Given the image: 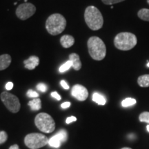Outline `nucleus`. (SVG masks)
<instances>
[{"mask_svg": "<svg viewBox=\"0 0 149 149\" xmlns=\"http://www.w3.org/2000/svg\"><path fill=\"white\" fill-rule=\"evenodd\" d=\"M88 49L89 55L92 59L97 61H101L107 55V48L104 42L100 37L93 36L88 39Z\"/></svg>", "mask_w": 149, "mask_h": 149, "instance_id": "1", "label": "nucleus"}, {"mask_svg": "<svg viewBox=\"0 0 149 149\" xmlns=\"http://www.w3.org/2000/svg\"><path fill=\"white\" fill-rule=\"evenodd\" d=\"M84 19L87 26L93 31H97L103 26V16L99 9L93 6L86 8Z\"/></svg>", "mask_w": 149, "mask_h": 149, "instance_id": "2", "label": "nucleus"}, {"mask_svg": "<svg viewBox=\"0 0 149 149\" xmlns=\"http://www.w3.org/2000/svg\"><path fill=\"white\" fill-rule=\"evenodd\" d=\"M66 26V20L61 14L55 13L48 17L46 22V29L52 35L60 34L64 31Z\"/></svg>", "mask_w": 149, "mask_h": 149, "instance_id": "3", "label": "nucleus"}, {"mask_svg": "<svg viewBox=\"0 0 149 149\" xmlns=\"http://www.w3.org/2000/svg\"><path fill=\"white\" fill-rule=\"evenodd\" d=\"M137 43V37L134 34L128 32L120 33L115 36L114 45L121 51H129L133 48Z\"/></svg>", "mask_w": 149, "mask_h": 149, "instance_id": "4", "label": "nucleus"}, {"mask_svg": "<svg viewBox=\"0 0 149 149\" xmlns=\"http://www.w3.org/2000/svg\"><path fill=\"white\" fill-rule=\"evenodd\" d=\"M35 124L39 130L46 133H52L55 128V122L53 117L45 113H39L35 117Z\"/></svg>", "mask_w": 149, "mask_h": 149, "instance_id": "5", "label": "nucleus"}, {"mask_svg": "<svg viewBox=\"0 0 149 149\" xmlns=\"http://www.w3.org/2000/svg\"><path fill=\"white\" fill-rule=\"evenodd\" d=\"M47 137L41 133H30L25 137L26 146L31 149H39L48 144Z\"/></svg>", "mask_w": 149, "mask_h": 149, "instance_id": "6", "label": "nucleus"}, {"mask_svg": "<svg viewBox=\"0 0 149 149\" xmlns=\"http://www.w3.org/2000/svg\"><path fill=\"white\" fill-rule=\"evenodd\" d=\"M0 97H1V101L9 111H10L11 113H16L19 111L21 104L17 97L6 91L1 93Z\"/></svg>", "mask_w": 149, "mask_h": 149, "instance_id": "7", "label": "nucleus"}, {"mask_svg": "<svg viewBox=\"0 0 149 149\" xmlns=\"http://www.w3.org/2000/svg\"><path fill=\"white\" fill-rule=\"evenodd\" d=\"M36 12V7L32 3H25L20 4L16 10V15L22 20H26L33 16Z\"/></svg>", "mask_w": 149, "mask_h": 149, "instance_id": "8", "label": "nucleus"}, {"mask_svg": "<svg viewBox=\"0 0 149 149\" xmlns=\"http://www.w3.org/2000/svg\"><path fill=\"white\" fill-rule=\"evenodd\" d=\"M71 95L79 101H85L88 96V92L86 88L82 85L76 84L72 88Z\"/></svg>", "mask_w": 149, "mask_h": 149, "instance_id": "9", "label": "nucleus"}, {"mask_svg": "<svg viewBox=\"0 0 149 149\" xmlns=\"http://www.w3.org/2000/svg\"><path fill=\"white\" fill-rule=\"evenodd\" d=\"M24 64L28 70H33L40 64V59L37 56H31L29 59L24 61Z\"/></svg>", "mask_w": 149, "mask_h": 149, "instance_id": "10", "label": "nucleus"}, {"mask_svg": "<svg viewBox=\"0 0 149 149\" xmlns=\"http://www.w3.org/2000/svg\"><path fill=\"white\" fill-rule=\"evenodd\" d=\"M69 60L72 62V67L74 70H79L81 68V62L80 61L79 55L76 53H71L69 55Z\"/></svg>", "mask_w": 149, "mask_h": 149, "instance_id": "11", "label": "nucleus"}, {"mask_svg": "<svg viewBox=\"0 0 149 149\" xmlns=\"http://www.w3.org/2000/svg\"><path fill=\"white\" fill-rule=\"evenodd\" d=\"M61 45L65 48H68L71 47L74 43V37L71 35H65L62 36L60 39Z\"/></svg>", "mask_w": 149, "mask_h": 149, "instance_id": "12", "label": "nucleus"}, {"mask_svg": "<svg viewBox=\"0 0 149 149\" xmlns=\"http://www.w3.org/2000/svg\"><path fill=\"white\" fill-rule=\"evenodd\" d=\"M11 61L10 55L8 54H4V55H0V70H5L10 66Z\"/></svg>", "mask_w": 149, "mask_h": 149, "instance_id": "13", "label": "nucleus"}, {"mask_svg": "<svg viewBox=\"0 0 149 149\" xmlns=\"http://www.w3.org/2000/svg\"><path fill=\"white\" fill-rule=\"evenodd\" d=\"M93 101L99 105H105L107 103V100L105 97L99 93H94L93 95Z\"/></svg>", "mask_w": 149, "mask_h": 149, "instance_id": "14", "label": "nucleus"}, {"mask_svg": "<svg viewBox=\"0 0 149 149\" xmlns=\"http://www.w3.org/2000/svg\"><path fill=\"white\" fill-rule=\"evenodd\" d=\"M137 83L139 86L142 88L149 87V74H143L139 76L137 79Z\"/></svg>", "mask_w": 149, "mask_h": 149, "instance_id": "15", "label": "nucleus"}, {"mask_svg": "<svg viewBox=\"0 0 149 149\" xmlns=\"http://www.w3.org/2000/svg\"><path fill=\"white\" fill-rule=\"evenodd\" d=\"M29 106L33 111H39L42 108V102L40 98H35L29 102Z\"/></svg>", "mask_w": 149, "mask_h": 149, "instance_id": "16", "label": "nucleus"}, {"mask_svg": "<svg viewBox=\"0 0 149 149\" xmlns=\"http://www.w3.org/2000/svg\"><path fill=\"white\" fill-rule=\"evenodd\" d=\"M61 143L62 142H61L60 139L57 137V136L56 135H53L51 138L48 139V145L50 146L53 147V148H59V147H60Z\"/></svg>", "mask_w": 149, "mask_h": 149, "instance_id": "17", "label": "nucleus"}, {"mask_svg": "<svg viewBox=\"0 0 149 149\" xmlns=\"http://www.w3.org/2000/svg\"><path fill=\"white\" fill-rule=\"evenodd\" d=\"M139 18L144 21L149 22V9L148 8H142L139 10L137 13Z\"/></svg>", "mask_w": 149, "mask_h": 149, "instance_id": "18", "label": "nucleus"}, {"mask_svg": "<svg viewBox=\"0 0 149 149\" xmlns=\"http://www.w3.org/2000/svg\"><path fill=\"white\" fill-rule=\"evenodd\" d=\"M57 136V137L60 139L61 142H65L68 139V134H67V132L66 130L64 129H61L58 131V133H57L55 134Z\"/></svg>", "mask_w": 149, "mask_h": 149, "instance_id": "19", "label": "nucleus"}, {"mask_svg": "<svg viewBox=\"0 0 149 149\" xmlns=\"http://www.w3.org/2000/svg\"><path fill=\"white\" fill-rule=\"evenodd\" d=\"M136 100L133 98H126L122 102V106L123 107H129L136 104Z\"/></svg>", "mask_w": 149, "mask_h": 149, "instance_id": "20", "label": "nucleus"}, {"mask_svg": "<svg viewBox=\"0 0 149 149\" xmlns=\"http://www.w3.org/2000/svg\"><path fill=\"white\" fill-rule=\"evenodd\" d=\"M70 67H72V62L70 60L67 61L66 63H64V64H62L61 66L59 67V71L61 72H64L67 71L68 70H69L70 68Z\"/></svg>", "mask_w": 149, "mask_h": 149, "instance_id": "21", "label": "nucleus"}, {"mask_svg": "<svg viewBox=\"0 0 149 149\" xmlns=\"http://www.w3.org/2000/svg\"><path fill=\"white\" fill-rule=\"evenodd\" d=\"M139 120L141 122H146L149 124V112H143L139 116Z\"/></svg>", "mask_w": 149, "mask_h": 149, "instance_id": "22", "label": "nucleus"}, {"mask_svg": "<svg viewBox=\"0 0 149 149\" xmlns=\"http://www.w3.org/2000/svg\"><path fill=\"white\" fill-rule=\"evenodd\" d=\"M37 89L38 91H41L42 93L46 92V91L48 90V87L44 83H40L37 85Z\"/></svg>", "mask_w": 149, "mask_h": 149, "instance_id": "23", "label": "nucleus"}, {"mask_svg": "<svg viewBox=\"0 0 149 149\" xmlns=\"http://www.w3.org/2000/svg\"><path fill=\"white\" fill-rule=\"evenodd\" d=\"M124 1H125V0H102V2L106 5H113Z\"/></svg>", "mask_w": 149, "mask_h": 149, "instance_id": "24", "label": "nucleus"}, {"mask_svg": "<svg viewBox=\"0 0 149 149\" xmlns=\"http://www.w3.org/2000/svg\"><path fill=\"white\" fill-rule=\"evenodd\" d=\"M8 139V135L5 131H0V144L4 143Z\"/></svg>", "mask_w": 149, "mask_h": 149, "instance_id": "25", "label": "nucleus"}, {"mask_svg": "<svg viewBox=\"0 0 149 149\" xmlns=\"http://www.w3.org/2000/svg\"><path fill=\"white\" fill-rule=\"evenodd\" d=\"M26 95L29 97L37 98L39 97V94L33 90H31V89H30V90L28 91V92L26 93Z\"/></svg>", "mask_w": 149, "mask_h": 149, "instance_id": "26", "label": "nucleus"}, {"mask_svg": "<svg viewBox=\"0 0 149 149\" xmlns=\"http://www.w3.org/2000/svg\"><path fill=\"white\" fill-rule=\"evenodd\" d=\"M76 121H77V118L74 116H71V117H68V118L66 119V123L68 124H70V123H72L73 122H76Z\"/></svg>", "mask_w": 149, "mask_h": 149, "instance_id": "27", "label": "nucleus"}, {"mask_svg": "<svg viewBox=\"0 0 149 149\" xmlns=\"http://www.w3.org/2000/svg\"><path fill=\"white\" fill-rule=\"evenodd\" d=\"M51 96L55 98L57 100H58V101L61 100V96L59 95L57 92H55H55H53L51 93Z\"/></svg>", "mask_w": 149, "mask_h": 149, "instance_id": "28", "label": "nucleus"}, {"mask_svg": "<svg viewBox=\"0 0 149 149\" xmlns=\"http://www.w3.org/2000/svg\"><path fill=\"white\" fill-rule=\"evenodd\" d=\"M60 84L64 89H66V90L69 89V86L68 85V84H67L66 82V81H64V80H61V82H60Z\"/></svg>", "mask_w": 149, "mask_h": 149, "instance_id": "29", "label": "nucleus"}, {"mask_svg": "<svg viewBox=\"0 0 149 149\" xmlns=\"http://www.w3.org/2000/svg\"><path fill=\"white\" fill-rule=\"evenodd\" d=\"M13 88V82L9 81V82H8L6 84V89L7 91H10Z\"/></svg>", "mask_w": 149, "mask_h": 149, "instance_id": "30", "label": "nucleus"}, {"mask_svg": "<svg viewBox=\"0 0 149 149\" xmlns=\"http://www.w3.org/2000/svg\"><path fill=\"white\" fill-rule=\"evenodd\" d=\"M70 107V102H64V103L61 104V107L62 108V109H67V108H68Z\"/></svg>", "mask_w": 149, "mask_h": 149, "instance_id": "31", "label": "nucleus"}, {"mask_svg": "<svg viewBox=\"0 0 149 149\" xmlns=\"http://www.w3.org/2000/svg\"><path fill=\"white\" fill-rule=\"evenodd\" d=\"M9 149H20V148L17 144H14L13 145V146H11L10 148H9Z\"/></svg>", "mask_w": 149, "mask_h": 149, "instance_id": "32", "label": "nucleus"}, {"mask_svg": "<svg viewBox=\"0 0 149 149\" xmlns=\"http://www.w3.org/2000/svg\"><path fill=\"white\" fill-rule=\"evenodd\" d=\"M121 149H132V148H129V147H124V148H121Z\"/></svg>", "mask_w": 149, "mask_h": 149, "instance_id": "33", "label": "nucleus"}, {"mask_svg": "<svg viewBox=\"0 0 149 149\" xmlns=\"http://www.w3.org/2000/svg\"><path fill=\"white\" fill-rule=\"evenodd\" d=\"M146 128H147V130H148V131L149 132V124H148V125H147Z\"/></svg>", "mask_w": 149, "mask_h": 149, "instance_id": "34", "label": "nucleus"}, {"mask_svg": "<svg viewBox=\"0 0 149 149\" xmlns=\"http://www.w3.org/2000/svg\"><path fill=\"white\" fill-rule=\"evenodd\" d=\"M147 66L149 67V61H148V64H147Z\"/></svg>", "mask_w": 149, "mask_h": 149, "instance_id": "35", "label": "nucleus"}, {"mask_svg": "<svg viewBox=\"0 0 149 149\" xmlns=\"http://www.w3.org/2000/svg\"><path fill=\"white\" fill-rule=\"evenodd\" d=\"M147 2H148V3L149 4V0H147Z\"/></svg>", "mask_w": 149, "mask_h": 149, "instance_id": "36", "label": "nucleus"}, {"mask_svg": "<svg viewBox=\"0 0 149 149\" xmlns=\"http://www.w3.org/2000/svg\"><path fill=\"white\" fill-rule=\"evenodd\" d=\"M25 1H27V0H25Z\"/></svg>", "mask_w": 149, "mask_h": 149, "instance_id": "37", "label": "nucleus"}]
</instances>
